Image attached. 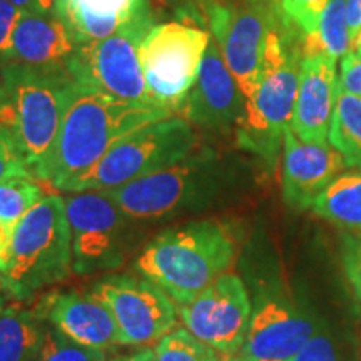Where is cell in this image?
<instances>
[{
  "label": "cell",
  "mask_w": 361,
  "mask_h": 361,
  "mask_svg": "<svg viewBox=\"0 0 361 361\" xmlns=\"http://www.w3.org/2000/svg\"><path fill=\"white\" fill-rule=\"evenodd\" d=\"M174 116L154 104L119 99L90 85L72 82L47 184L62 191L92 169L111 147L142 126Z\"/></svg>",
  "instance_id": "obj_1"
},
{
  "label": "cell",
  "mask_w": 361,
  "mask_h": 361,
  "mask_svg": "<svg viewBox=\"0 0 361 361\" xmlns=\"http://www.w3.org/2000/svg\"><path fill=\"white\" fill-rule=\"evenodd\" d=\"M72 82L69 71L0 64V135L40 183H47Z\"/></svg>",
  "instance_id": "obj_2"
},
{
  "label": "cell",
  "mask_w": 361,
  "mask_h": 361,
  "mask_svg": "<svg viewBox=\"0 0 361 361\" xmlns=\"http://www.w3.org/2000/svg\"><path fill=\"white\" fill-rule=\"evenodd\" d=\"M234 259L231 228L216 219H200L156 234L139 255L135 271L157 284L176 306H184L229 273Z\"/></svg>",
  "instance_id": "obj_3"
},
{
  "label": "cell",
  "mask_w": 361,
  "mask_h": 361,
  "mask_svg": "<svg viewBox=\"0 0 361 361\" xmlns=\"http://www.w3.org/2000/svg\"><path fill=\"white\" fill-rule=\"evenodd\" d=\"M295 29L281 17L266 42L263 69L255 94L246 99L236 126V142L255 154L269 171L276 168L284 133L291 128L303 62V45Z\"/></svg>",
  "instance_id": "obj_4"
},
{
  "label": "cell",
  "mask_w": 361,
  "mask_h": 361,
  "mask_svg": "<svg viewBox=\"0 0 361 361\" xmlns=\"http://www.w3.org/2000/svg\"><path fill=\"white\" fill-rule=\"evenodd\" d=\"M2 271L12 298L20 303L74 273L64 196L45 194L17 223L4 252Z\"/></svg>",
  "instance_id": "obj_5"
},
{
  "label": "cell",
  "mask_w": 361,
  "mask_h": 361,
  "mask_svg": "<svg viewBox=\"0 0 361 361\" xmlns=\"http://www.w3.org/2000/svg\"><path fill=\"white\" fill-rule=\"evenodd\" d=\"M197 149V134L180 116L142 126L119 139L87 173L71 180L62 192L111 191L178 164Z\"/></svg>",
  "instance_id": "obj_6"
},
{
  "label": "cell",
  "mask_w": 361,
  "mask_h": 361,
  "mask_svg": "<svg viewBox=\"0 0 361 361\" xmlns=\"http://www.w3.org/2000/svg\"><path fill=\"white\" fill-rule=\"evenodd\" d=\"M221 183L219 157L196 149L178 164L123 188L102 191L134 221H162L204 209Z\"/></svg>",
  "instance_id": "obj_7"
},
{
  "label": "cell",
  "mask_w": 361,
  "mask_h": 361,
  "mask_svg": "<svg viewBox=\"0 0 361 361\" xmlns=\"http://www.w3.org/2000/svg\"><path fill=\"white\" fill-rule=\"evenodd\" d=\"M211 34L186 20L156 24L139 45V61L151 99L156 106L179 112L196 82Z\"/></svg>",
  "instance_id": "obj_8"
},
{
  "label": "cell",
  "mask_w": 361,
  "mask_h": 361,
  "mask_svg": "<svg viewBox=\"0 0 361 361\" xmlns=\"http://www.w3.org/2000/svg\"><path fill=\"white\" fill-rule=\"evenodd\" d=\"M204 17L226 66L250 99L259 84L266 42L281 11L252 0H209Z\"/></svg>",
  "instance_id": "obj_9"
},
{
  "label": "cell",
  "mask_w": 361,
  "mask_h": 361,
  "mask_svg": "<svg viewBox=\"0 0 361 361\" xmlns=\"http://www.w3.org/2000/svg\"><path fill=\"white\" fill-rule=\"evenodd\" d=\"M71 228L72 271L79 276L114 271L124 264L130 219L102 191L71 192L66 197Z\"/></svg>",
  "instance_id": "obj_10"
},
{
  "label": "cell",
  "mask_w": 361,
  "mask_h": 361,
  "mask_svg": "<svg viewBox=\"0 0 361 361\" xmlns=\"http://www.w3.org/2000/svg\"><path fill=\"white\" fill-rule=\"evenodd\" d=\"M89 293L111 311L123 346H154L178 324L174 301L141 274H106Z\"/></svg>",
  "instance_id": "obj_11"
},
{
  "label": "cell",
  "mask_w": 361,
  "mask_h": 361,
  "mask_svg": "<svg viewBox=\"0 0 361 361\" xmlns=\"http://www.w3.org/2000/svg\"><path fill=\"white\" fill-rule=\"evenodd\" d=\"M149 30L129 29L78 45L69 66L72 79L126 101L154 104L139 61V45Z\"/></svg>",
  "instance_id": "obj_12"
},
{
  "label": "cell",
  "mask_w": 361,
  "mask_h": 361,
  "mask_svg": "<svg viewBox=\"0 0 361 361\" xmlns=\"http://www.w3.org/2000/svg\"><path fill=\"white\" fill-rule=\"evenodd\" d=\"M252 303L243 279L224 273L191 303L178 306L183 326L218 353H236L245 345Z\"/></svg>",
  "instance_id": "obj_13"
},
{
  "label": "cell",
  "mask_w": 361,
  "mask_h": 361,
  "mask_svg": "<svg viewBox=\"0 0 361 361\" xmlns=\"http://www.w3.org/2000/svg\"><path fill=\"white\" fill-rule=\"evenodd\" d=\"M318 326L290 296L264 290L252 303L241 353L250 361H290L313 338Z\"/></svg>",
  "instance_id": "obj_14"
},
{
  "label": "cell",
  "mask_w": 361,
  "mask_h": 361,
  "mask_svg": "<svg viewBox=\"0 0 361 361\" xmlns=\"http://www.w3.org/2000/svg\"><path fill=\"white\" fill-rule=\"evenodd\" d=\"M245 106V94L226 66L218 44L211 37L196 82L180 104L178 114L197 129L228 133L236 129Z\"/></svg>",
  "instance_id": "obj_15"
},
{
  "label": "cell",
  "mask_w": 361,
  "mask_h": 361,
  "mask_svg": "<svg viewBox=\"0 0 361 361\" xmlns=\"http://www.w3.org/2000/svg\"><path fill=\"white\" fill-rule=\"evenodd\" d=\"M346 164L329 144H311L298 139L291 128L283 139V200L291 209H311L319 194L343 174Z\"/></svg>",
  "instance_id": "obj_16"
},
{
  "label": "cell",
  "mask_w": 361,
  "mask_h": 361,
  "mask_svg": "<svg viewBox=\"0 0 361 361\" xmlns=\"http://www.w3.org/2000/svg\"><path fill=\"white\" fill-rule=\"evenodd\" d=\"M39 313L71 340L89 348L106 351L123 346L111 311L87 291H56L45 295L35 306Z\"/></svg>",
  "instance_id": "obj_17"
},
{
  "label": "cell",
  "mask_w": 361,
  "mask_h": 361,
  "mask_svg": "<svg viewBox=\"0 0 361 361\" xmlns=\"http://www.w3.org/2000/svg\"><path fill=\"white\" fill-rule=\"evenodd\" d=\"M57 16L75 45L156 25L149 0H57Z\"/></svg>",
  "instance_id": "obj_18"
},
{
  "label": "cell",
  "mask_w": 361,
  "mask_h": 361,
  "mask_svg": "<svg viewBox=\"0 0 361 361\" xmlns=\"http://www.w3.org/2000/svg\"><path fill=\"white\" fill-rule=\"evenodd\" d=\"M336 94V61L326 56H306L301 62L291 121V130L298 139L311 144H328Z\"/></svg>",
  "instance_id": "obj_19"
},
{
  "label": "cell",
  "mask_w": 361,
  "mask_h": 361,
  "mask_svg": "<svg viewBox=\"0 0 361 361\" xmlns=\"http://www.w3.org/2000/svg\"><path fill=\"white\" fill-rule=\"evenodd\" d=\"M75 47L78 45L57 13L20 12L11 49L2 64L69 71Z\"/></svg>",
  "instance_id": "obj_20"
},
{
  "label": "cell",
  "mask_w": 361,
  "mask_h": 361,
  "mask_svg": "<svg viewBox=\"0 0 361 361\" xmlns=\"http://www.w3.org/2000/svg\"><path fill=\"white\" fill-rule=\"evenodd\" d=\"M313 213L328 223L361 234V171L343 173L319 194L311 206Z\"/></svg>",
  "instance_id": "obj_21"
},
{
  "label": "cell",
  "mask_w": 361,
  "mask_h": 361,
  "mask_svg": "<svg viewBox=\"0 0 361 361\" xmlns=\"http://www.w3.org/2000/svg\"><path fill=\"white\" fill-rule=\"evenodd\" d=\"M49 322L39 310L7 308L0 313V361H27L42 340Z\"/></svg>",
  "instance_id": "obj_22"
},
{
  "label": "cell",
  "mask_w": 361,
  "mask_h": 361,
  "mask_svg": "<svg viewBox=\"0 0 361 361\" xmlns=\"http://www.w3.org/2000/svg\"><path fill=\"white\" fill-rule=\"evenodd\" d=\"M328 144L340 152L346 168L361 171V97L340 87Z\"/></svg>",
  "instance_id": "obj_23"
},
{
  "label": "cell",
  "mask_w": 361,
  "mask_h": 361,
  "mask_svg": "<svg viewBox=\"0 0 361 361\" xmlns=\"http://www.w3.org/2000/svg\"><path fill=\"white\" fill-rule=\"evenodd\" d=\"M303 54L306 56H326L338 61L353 51L348 20H346L345 0H331L323 12L318 29L313 34L301 37Z\"/></svg>",
  "instance_id": "obj_24"
},
{
  "label": "cell",
  "mask_w": 361,
  "mask_h": 361,
  "mask_svg": "<svg viewBox=\"0 0 361 361\" xmlns=\"http://www.w3.org/2000/svg\"><path fill=\"white\" fill-rule=\"evenodd\" d=\"M45 196L34 178H13L0 183V229L7 239L17 223Z\"/></svg>",
  "instance_id": "obj_25"
},
{
  "label": "cell",
  "mask_w": 361,
  "mask_h": 361,
  "mask_svg": "<svg viewBox=\"0 0 361 361\" xmlns=\"http://www.w3.org/2000/svg\"><path fill=\"white\" fill-rule=\"evenodd\" d=\"M27 361H107V358L104 351L79 345L49 323L39 346Z\"/></svg>",
  "instance_id": "obj_26"
},
{
  "label": "cell",
  "mask_w": 361,
  "mask_h": 361,
  "mask_svg": "<svg viewBox=\"0 0 361 361\" xmlns=\"http://www.w3.org/2000/svg\"><path fill=\"white\" fill-rule=\"evenodd\" d=\"M159 361H219V353L184 326H176L154 345Z\"/></svg>",
  "instance_id": "obj_27"
},
{
  "label": "cell",
  "mask_w": 361,
  "mask_h": 361,
  "mask_svg": "<svg viewBox=\"0 0 361 361\" xmlns=\"http://www.w3.org/2000/svg\"><path fill=\"white\" fill-rule=\"evenodd\" d=\"M329 2L331 0H281V16L298 34L310 35L318 29Z\"/></svg>",
  "instance_id": "obj_28"
},
{
  "label": "cell",
  "mask_w": 361,
  "mask_h": 361,
  "mask_svg": "<svg viewBox=\"0 0 361 361\" xmlns=\"http://www.w3.org/2000/svg\"><path fill=\"white\" fill-rule=\"evenodd\" d=\"M341 264L356 298L361 301V234L343 233L340 236Z\"/></svg>",
  "instance_id": "obj_29"
},
{
  "label": "cell",
  "mask_w": 361,
  "mask_h": 361,
  "mask_svg": "<svg viewBox=\"0 0 361 361\" xmlns=\"http://www.w3.org/2000/svg\"><path fill=\"white\" fill-rule=\"evenodd\" d=\"M290 361H340L328 329L318 326L313 338Z\"/></svg>",
  "instance_id": "obj_30"
},
{
  "label": "cell",
  "mask_w": 361,
  "mask_h": 361,
  "mask_svg": "<svg viewBox=\"0 0 361 361\" xmlns=\"http://www.w3.org/2000/svg\"><path fill=\"white\" fill-rule=\"evenodd\" d=\"M338 87L345 92L361 97V56L348 52L341 57L340 74H338Z\"/></svg>",
  "instance_id": "obj_31"
},
{
  "label": "cell",
  "mask_w": 361,
  "mask_h": 361,
  "mask_svg": "<svg viewBox=\"0 0 361 361\" xmlns=\"http://www.w3.org/2000/svg\"><path fill=\"white\" fill-rule=\"evenodd\" d=\"M159 2L164 4L171 11H174L178 20H186L207 29L204 11L209 0H159Z\"/></svg>",
  "instance_id": "obj_32"
},
{
  "label": "cell",
  "mask_w": 361,
  "mask_h": 361,
  "mask_svg": "<svg viewBox=\"0 0 361 361\" xmlns=\"http://www.w3.org/2000/svg\"><path fill=\"white\" fill-rule=\"evenodd\" d=\"M20 11L8 0H0V64L6 61L12 44V35L19 20Z\"/></svg>",
  "instance_id": "obj_33"
},
{
  "label": "cell",
  "mask_w": 361,
  "mask_h": 361,
  "mask_svg": "<svg viewBox=\"0 0 361 361\" xmlns=\"http://www.w3.org/2000/svg\"><path fill=\"white\" fill-rule=\"evenodd\" d=\"M13 178H32L16 151L0 135V183Z\"/></svg>",
  "instance_id": "obj_34"
},
{
  "label": "cell",
  "mask_w": 361,
  "mask_h": 361,
  "mask_svg": "<svg viewBox=\"0 0 361 361\" xmlns=\"http://www.w3.org/2000/svg\"><path fill=\"white\" fill-rule=\"evenodd\" d=\"M20 12L57 13V0H8Z\"/></svg>",
  "instance_id": "obj_35"
},
{
  "label": "cell",
  "mask_w": 361,
  "mask_h": 361,
  "mask_svg": "<svg viewBox=\"0 0 361 361\" xmlns=\"http://www.w3.org/2000/svg\"><path fill=\"white\" fill-rule=\"evenodd\" d=\"M346 20H348L353 45L361 34V0H345Z\"/></svg>",
  "instance_id": "obj_36"
},
{
  "label": "cell",
  "mask_w": 361,
  "mask_h": 361,
  "mask_svg": "<svg viewBox=\"0 0 361 361\" xmlns=\"http://www.w3.org/2000/svg\"><path fill=\"white\" fill-rule=\"evenodd\" d=\"M107 361H159L154 353V350H139L134 351V353H124L112 356L111 360Z\"/></svg>",
  "instance_id": "obj_37"
},
{
  "label": "cell",
  "mask_w": 361,
  "mask_h": 361,
  "mask_svg": "<svg viewBox=\"0 0 361 361\" xmlns=\"http://www.w3.org/2000/svg\"><path fill=\"white\" fill-rule=\"evenodd\" d=\"M13 300L12 293L8 290V283L6 279V274H4L2 268H0V313L4 310L8 308V301Z\"/></svg>",
  "instance_id": "obj_38"
},
{
  "label": "cell",
  "mask_w": 361,
  "mask_h": 361,
  "mask_svg": "<svg viewBox=\"0 0 361 361\" xmlns=\"http://www.w3.org/2000/svg\"><path fill=\"white\" fill-rule=\"evenodd\" d=\"M219 361H250L241 351L236 353H219Z\"/></svg>",
  "instance_id": "obj_39"
},
{
  "label": "cell",
  "mask_w": 361,
  "mask_h": 361,
  "mask_svg": "<svg viewBox=\"0 0 361 361\" xmlns=\"http://www.w3.org/2000/svg\"><path fill=\"white\" fill-rule=\"evenodd\" d=\"M252 2L261 4V6H266L269 8H276V11H281V0H252Z\"/></svg>",
  "instance_id": "obj_40"
},
{
  "label": "cell",
  "mask_w": 361,
  "mask_h": 361,
  "mask_svg": "<svg viewBox=\"0 0 361 361\" xmlns=\"http://www.w3.org/2000/svg\"><path fill=\"white\" fill-rule=\"evenodd\" d=\"M7 236L4 234L2 229H0V268H2L4 264V252H6V246H7Z\"/></svg>",
  "instance_id": "obj_41"
},
{
  "label": "cell",
  "mask_w": 361,
  "mask_h": 361,
  "mask_svg": "<svg viewBox=\"0 0 361 361\" xmlns=\"http://www.w3.org/2000/svg\"><path fill=\"white\" fill-rule=\"evenodd\" d=\"M353 52L360 54V56H361V34L358 35V39H356V42L353 45Z\"/></svg>",
  "instance_id": "obj_42"
}]
</instances>
